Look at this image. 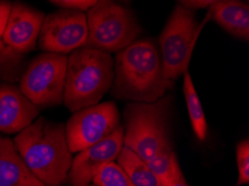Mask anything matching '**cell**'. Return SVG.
Instances as JSON below:
<instances>
[{
  "mask_svg": "<svg viewBox=\"0 0 249 186\" xmlns=\"http://www.w3.org/2000/svg\"><path fill=\"white\" fill-rule=\"evenodd\" d=\"M11 7L13 5L9 1H1L0 0V38L2 37L3 32H5L7 22H8V18L11 11Z\"/></svg>",
  "mask_w": 249,
  "mask_h": 186,
  "instance_id": "cell-21",
  "label": "cell"
},
{
  "mask_svg": "<svg viewBox=\"0 0 249 186\" xmlns=\"http://www.w3.org/2000/svg\"><path fill=\"white\" fill-rule=\"evenodd\" d=\"M120 118L114 101L99 102L73 113L65 125L71 153H80L107 138L119 127Z\"/></svg>",
  "mask_w": 249,
  "mask_h": 186,
  "instance_id": "cell-8",
  "label": "cell"
},
{
  "mask_svg": "<svg viewBox=\"0 0 249 186\" xmlns=\"http://www.w3.org/2000/svg\"><path fill=\"white\" fill-rule=\"evenodd\" d=\"M210 20L239 39H249V5L248 1L221 0L213 1L209 7Z\"/></svg>",
  "mask_w": 249,
  "mask_h": 186,
  "instance_id": "cell-14",
  "label": "cell"
},
{
  "mask_svg": "<svg viewBox=\"0 0 249 186\" xmlns=\"http://www.w3.org/2000/svg\"><path fill=\"white\" fill-rule=\"evenodd\" d=\"M45 15L43 11L21 2H16L11 11L1 39L19 54L35 51Z\"/></svg>",
  "mask_w": 249,
  "mask_h": 186,
  "instance_id": "cell-11",
  "label": "cell"
},
{
  "mask_svg": "<svg viewBox=\"0 0 249 186\" xmlns=\"http://www.w3.org/2000/svg\"><path fill=\"white\" fill-rule=\"evenodd\" d=\"M38 115L39 109L21 94L19 87L0 83V132L18 134Z\"/></svg>",
  "mask_w": 249,
  "mask_h": 186,
  "instance_id": "cell-12",
  "label": "cell"
},
{
  "mask_svg": "<svg viewBox=\"0 0 249 186\" xmlns=\"http://www.w3.org/2000/svg\"><path fill=\"white\" fill-rule=\"evenodd\" d=\"M15 145L30 172L47 186H60L69 178L73 162L65 125L39 117L18 133Z\"/></svg>",
  "mask_w": 249,
  "mask_h": 186,
  "instance_id": "cell-2",
  "label": "cell"
},
{
  "mask_svg": "<svg viewBox=\"0 0 249 186\" xmlns=\"http://www.w3.org/2000/svg\"><path fill=\"white\" fill-rule=\"evenodd\" d=\"M116 161L134 186H161L159 180L150 169L148 164L125 146L121 151Z\"/></svg>",
  "mask_w": 249,
  "mask_h": 186,
  "instance_id": "cell-15",
  "label": "cell"
},
{
  "mask_svg": "<svg viewBox=\"0 0 249 186\" xmlns=\"http://www.w3.org/2000/svg\"><path fill=\"white\" fill-rule=\"evenodd\" d=\"M88 186H94L93 184H89V185H88Z\"/></svg>",
  "mask_w": 249,
  "mask_h": 186,
  "instance_id": "cell-24",
  "label": "cell"
},
{
  "mask_svg": "<svg viewBox=\"0 0 249 186\" xmlns=\"http://www.w3.org/2000/svg\"><path fill=\"white\" fill-rule=\"evenodd\" d=\"M94 186H134L123 169L116 162L102 168L92 182Z\"/></svg>",
  "mask_w": 249,
  "mask_h": 186,
  "instance_id": "cell-18",
  "label": "cell"
},
{
  "mask_svg": "<svg viewBox=\"0 0 249 186\" xmlns=\"http://www.w3.org/2000/svg\"><path fill=\"white\" fill-rule=\"evenodd\" d=\"M114 62L111 54L82 47L67 57L64 104L71 113L99 104L111 89Z\"/></svg>",
  "mask_w": 249,
  "mask_h": 186,
  "instance_id": "cell-4",
  "label": "cell"
},
{
  "mask_svg": "<svg viewBox=\"0 0 249 186\" xmlns=\"http://www.w3.org/2000/svg\"><path fill=\"white\" fill-rule=\"evenodd\" d=\"M183 94L184 98H186L188 115H189L195 135L197 136L199 140H205L207 137V133H208L207 119L189 71H187L183 75Z\"/></svg>",
  "mask_w": 249,
  "mask_h": 186,
  "instance_id": "cell-16",
  "label": "cell"
},
{
  "mask_svg": "<svg viewBox=\"0 0 249 186\" xmlns=\"http://www.w3.org/2000/svg\"><path fill=\"white\" fill-rule=\"evenodd\" d=\"M213 2V1H211V0H188V1L182 0V1H179L178 3L184 7V8L196 11L197 9H209Z\"/></svg>",
  "mask_w": 249,
  "mask_h": 186,
  "instance_id": "cell-22",
  "label": "cell"
},
{
  "mask_svg": "<svg viewBox=\"0 0 249 186\" xmlns=\"http://www.w3.org/2000/svg\"><path fill=\"white\" fill-rule=\"evenodd\" d=\"M66 70V55L43 52L36 56L22 73L20 92L38 109L63 104Z\"/></svg>",
  "mask_w": 249,
  "mask_h": 186,
  "instance_id": "cell-7",
  "label": "cell"
},
{
  "mask_svg": "<svg viewBox=\"0 0 249 186\" xmlns=\"http://www.w3.org/2000/svg\"><path fill=\"white\" fill-rule=\"evenodd\" d=\"M88 34V18L85 13L59 9L45 16L38 45L44 52L71 54L85 47Z\"/></svg>",
  "mask_w": 249,
  "mask_h": 186,
  "instance_id": "cell-9",
  "label": "cell"
},
{
  "mask_svg": "<svg viewBox=\"0 0 249 186\" xmlns=\"http://www.w3.org/2000/svg\"><path fill=\"white\" fill-rule=\"evenodd\" d=\"M25 56L5 45L0 38V83L19 82L25 71Z\"/></svg>",
  "mask_w": 249,
  "mask_h": 186,
  "instance_id": "cell-17",
  "label": "cell"
},
{
  "mask_svg": "<svg viewBox=\"0 0 249 186\" xmlns=\"http://www.w3.org/2000/svg\"><path fill=\"white\" fill-rule=\"evenodd\" d=\"M209 20V13L199 22L195 11L177 3L159 36L162 73L167 81L176 82L187 73L198 37Z\"/></svg>",
  "mask_w": 249,
  "mask_h": 186,
  "instance_id": "cell-5",
  "label": "cell"
},
{
  "mask_svg": "<svg viewBox=\"0 0 249 186\" xmlns=\"http://www.w3.org/2000/svg\"><path fill=\"white\" fill-rule=\"evenodd\" d=\"M50 2L56 7H59L60 9L84 13L92 9L97 1L96 0H52Z\"/></svg>",
  "mask_w": 249,
  "mask_h": 186,
  "instance_id": "cell-20",
  "label": "cell"
},
{
  "mask_svg": "<svg viewBox=\"0 0 249 186\" xmlns=\"http://www.w3.org/2000/svg\"><path fill=\"white\" fill-rule=\"evenodd\" d=\"M88 40L86 47L107 54L125 49L142 34L133 11L122 3L101 0L88 11Z\"/></svg>",
  "mask_w": 249,
  "mask_h": 186,
  "instance_id": "cell-6",
  "label": "cell"
},
{
  "mask_svg": "<svg viewBox=\"0 0 249 186\" xmlns=\"http://www.w3.org/2000/svg\"><path fill=\"white\" fill-rule=\"evenodd\" d=\"M111 95L129 102H154L175 88L162 73L159 47L151 38L135 40L116 54Z\"/></svg>",
  "mask_w": 249,
  "mask_h": 186,
  "instance_id": "cell-1",
  "label": "cell"
},
{
  "mask_svg": "<svg viewBox=\"0 0 249 186\" xmlns=\"http://www.w3.org/2000/svg\"><path fill=\"white\" fill-rule=\"evenodd\" d=\"M124 147L123 125L101 142L82 151L73 158L69 173L71 186H88L102 168L108 163L115 162Z\"/></svg>",
  "mask_w": 249,
  "mask_h": 186,
  "instance_id": "cell-10",
  "label": "cell"
},
{
  "mask_svg": "<svg viewBox=\"0 0 249 186\" xmlns=\"http://www.w3.org/2000/svg\"><path fill=\"white\" fill-rule=\"evenodd\" d=\"M173 95L154 102H127L124 108V146L146 164L172 154L170 112Z\"/></svg>",
  "mask_w": 249,
  "mask_h": 186,
  "instance_id": "cell-3",
  "label": "cell"
},
{
  "mask_svg": "<svg viewBox=\"0 0 249 186\" xmlns=\"http://www.w3.org/2000/svg\"><path fill=\"white\" fill-rule=\"evenodd\" d=\"M161 186H189V185L187 184L186 178H184L183 174H180V175H178L176 178H173L172 181L167 182V183L162 184Z\"/></svg>",
  "mask_w": 249,
  "mask_h": 186,
  "instance_id": "cell-23",
  "label": "cell"
},
{
  "mask_svg": "<svg viewBox=\"0 0 249 186\" xmlns=\"http://www.w3.org/2000/svg\"><path fill=\"white\" fill-rule=\"evenodd\" d=\"M0 186H47L30 172L8 137H0Z\"/></svg>",
  "mask_w": 249,
  "mask_h": 186,
  "instance_id": "cell-13",
  "label": "cell"
},
{
  "mask_svg": "<svg viewBox=\"0 0 249 186\" xmlns=\"http://www.w3.org/2000/svg\"><path fill=\"white\" fill-rule=\"evenodd\" d=\"M237 166H238V182L237 185L249 183V140L243 139L236 147Z\"/></svg>",
  "mask_w": 249,
  "mask_h": 186,
  "instance_id": "cell-19",
  "label": "cell"
}]
</instances>
